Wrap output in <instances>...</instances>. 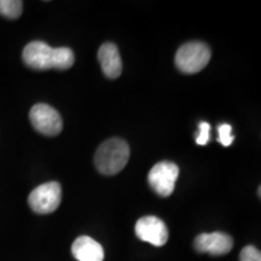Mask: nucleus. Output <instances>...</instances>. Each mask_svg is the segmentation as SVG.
<instances>
[{"mask_svg":"<svg viewBox=\"0 0 261 261\" xmlns=\"http://www.w3.org/2000/svg\"><path fill=\"white\" fill-rule=\"evenodd\" d=\"M22 58L35 70H67L73 67L75 57L69 47H51L44 41H32L24 47Z\"/></svg>","mask_w":261,"mask_h":261,"instance_id":"f257e3e1","label":"nucleus"},{"mask_svg":"<svg viewBox=\"0 0 261 261\" xmlns=\"http://www.w3.org/2000/svg\"><path fill=\"white\" fill-rule=\"evenodd\" d=\"M129 159V146L121 138H110L98 146L94 165L104 175L117 174L126 167Z\"/></svg>","mask_w":261,"mask_h":261,"instance_id":"f03ea898","label":"nucleus"},{"mask_svg":"<svg viewBox=\"0 0 261 261\" xmlns=\"http://www.w3.org/2000/svg\"><path fill=\"white\" fill-rule=\"evenodd\" d=\"M211 55V48L203 42H187L177 51L175 65L184 74L198 73L210 63Z\"/></svg>","mask_w":261,"mask_h":261,"instance_id":"7ed1b4c3","label":"nucleus"},{"mask_svg":"<svg viewBox=\"0 0 261 261\" xmlns=\"http://www.w3.org/2000/svg\"><path fill=\"white\" fill-rule=\"evenodd\" d=\"M62 188L60 182L48 181L35 188L28 197L32 211L38 214H50L60 207Z\"/></svg>","mask_w":261,"mask_h":261,"instance_id":"20e7f679","label":"nucleus"},{"mask_svg":"<svg viewBox=\"0 0 261 261\" xmlns=\"http://www.w3.org/2000/svg\"><path fill=\"white\" fill-rule=\"evenodd\" d=\"M179 177V167L175 163L162 161L150 169L148 180L150 187L161 197H168L173 194L175 181Z\"/></svg>","mask_w":261,"mask_h":261,"instance_id":"39448f33","label":"nucleus"},{"mask_svg":"<svg viewBox=\"0 0 261 261\" xmlns=\"http://www.w3.org/2000/svg\"><path fill=\"white\" fill-rule=\"evenodd\" d=\"M32 126L39 133L45 136H57L63 128V121L60 113L48 104H35L29 113Z\"/></svg>","mask_w":261,"mask_h":261,"instance_id":"423d86ee","label":"nucleus"},{"mask_svg":"<svg viewBox=\"0 0 261 261\" xmlns=\"http://www.w3.org/2000/svg\"><path fill=\"white\" fill-rule=\"evenodd\" d=\"M136 234L139 240L155 247H162L168 241V228L158 217H143L136 224Z\"/></svg>","mask_w":261,"mask_h":261,"instance_id":"0eeeda50","label":"nucleus"},{"mask_svg":"<svg viewBox=\"0 0 261 261\" xmlns=\"http://www.w3.org/2000/svg\"><path fill=\"white\" fill-rule=\"evenodd\" d=\"M195 249L200 253H208L213 256H220L230 253L233 247V240L225 232L201 233L195 238Z\"/></svg>","mask_w":261,"mask_h":261,"instance_id":"6e6552de","label":"nucleus"},{"mask_svg":"<svg viewBox=\"0 0 261 261\" xmlns=\"http://www.w3.org/2000/svg\"><path fill=\"white\" fill-rule=\"evenodd\" d=\"M98 61L103 73L109 79H116L122 73V61L119 48L113 42H106L98 50Z\"/></svg>","mask_w":261,"mask_h":261,"instance_id":"1a4fd4ad","label":"nucleus"},{"mask_svg":"<svg viewBox=\"0 0 261 261\" xmlns=\"http://www.w3.org/2000/svg\"><path fill=\"white\" fill-rule=\"evenodd\" d=\"M71 254L77 261H103L104 249L96 240L80 236L71 244Z\"/></svg>","mask_w":261,"mask_h":261,"instance_id":"9d476101","label":"nucleus"},{"mask_svg":"<svg viewBox=\"0 0 261 261\" xmlns=\"http://www.w3.org/2000/svg\"><path fill=\"white\" fill-rule=\"evenodd\" d=\"M23 3L21 0H0V15L15 19L22 15Z\"/></svg>","mask_w":261,"mask_h":261,"instance_id":"9b49d317","label":"nucleus"},{"mask_svg":"<svg viewBox=\"0 0 261 261\" xmlns=\"http://www.w3.org/2000/svg\"><path fill=\"white\" fill-rule=\"evenodd\" d=\"M218 133H219V142L221 145L230 146L232 144L234 137L232 136V127L228 123H221L218 127Z\"/></svg>","mask_w":261,"mask_h":261,"instance_id":"f8f14e48","label":"nucleus"},{"mask_svg":"<svg viewBox=\"0 0 261 261\" xmlns=\"http://www.w3.org/2000/svg\"><path fill=\"white\" fill-rule=\"evenodd\" d=\"M240 261H261V253L253 246H247L240 254Z\"/></svg>","mask_w":261,"mask_h":261,"instance_id":"ddd939ff","label":"nucleus"},{"mask_svg":"<svg viewBox=\"0 0 261 261\" xmlns=\"http://www.w3.org/2000/svg\"><path fill=\"white\" fill-rule=\"evenodd\" d=\"M198 127H200V133L196 137V143L198 145H205L211 139V125L208 122L202 121Z\"/></svg>","mask_w":261,"mask_h":261,"instance_id":"4468645a","label":"nucleus"}]
</instances>
